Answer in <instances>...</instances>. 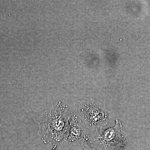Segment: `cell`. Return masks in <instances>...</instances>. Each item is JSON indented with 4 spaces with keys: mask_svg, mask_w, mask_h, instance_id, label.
Listing matches in <instances>:
<instances>
[{
    "mask_svg": "<svg viewBox=\"0 0 150 150\" xmlns=\"http://www.w3.org/2000/svg\"><path fill=\"white\" fill-rule=\"evenodd\" d=\"M71 113L67 105L59 101L42 113L38 135L44 144L61 145Z\"/></svg>",
    "mask_w": 150,
    "mask_h": 150,
    "instance_id": "1",
    "label": "cell"
},
{
    "mask_svg": "<svg viewBox=\"0 0 150 150\" xmlns=\"http://www.w3.org/2000/svg\"><path fill=\"white\" fill-rule=\"evenodd\" d=\"M78 112L86 134H93L101 131L113 117L112 113L105 105L97 100L81 102Z\"/></svg>",
    "mask_w": 150,
    "mask_h": 150,
    "instance_id": "2",
    "label": "cell"
},
{
    "mask_svg": "<svg viewBox=\"0 0 150 150\" xmlns=\"http://www.w3.org/2000/svg\"><path fill=\"white\" fill-rule=\"evenodd\" d=\"M84 142L96 150H122L127 143V135L123 123L116 119L113 127L85 134Z\"/></svg>",
    "mask_w": 150,
    "mask_h": 150,
    "instance_id": "3",
    "label": "cell"
},
{
    "mask_svg": "<svg viewBox=\"0 0 150 150\" xmlns=\"http://www.w3.org/2000/svg\"><path fill=\"white\" fill-rule=\"evenodd\" d=\"M85 134V129L79 117L78 112H71L61 145L69 147H83Z\"/></svg>",
    "mask_w": 150,
    "mask_h": 150,
    "instance_id": "4",
    "label": "cell"
},
{
    "mask_svg": "<svg viewBox=\"0 0 150 150\" xmlns=\"http://www.w3.org/2000/svg\"><path fill=\"white\" fill-rule=\"evenodd\" d=\"M82 148H83L84 150H96L95 149H94L93 148L90 146L87 143H86L85 142H84Z\"/></svg>",
    "mask_w": 150,
    "mask_h": 150,
    "instance_id": "5",
    "label": "cell"
}]
</instances>
